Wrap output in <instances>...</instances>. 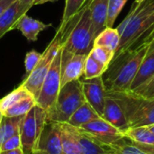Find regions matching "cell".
Segmentation results:
<instances>
[{"label":"cell","instance_id":"1","mask_svg":"<svg viewBox=\"0 0 154 154\" xmlns=\"http://www.w3.org/2000/svg\"><path fill=\"white\" fill-rule=\"evenodd\" d=\"M149 49V43L141 41L134 47L115 55L102 76L106 91L130 90L132 82Z\"/></svg>","mask_w":154,"mask_h":154},{"label":"cell","instance_id":"2","mask_svg":"<svg viewBox=\"0 0 154 154\" xmlns=\"http://www.w3.org/2000/svg\"><path fill=\"white\" fill-rule=\"evenodd\" d=\"M154 26V0L133 3L126 17L116 28L120 44L115 55L137 45Z\"/></svg>","mask_w":154,"mask_h":154},{"label":"cell","instance_id":"3","mask_svg":"<svg viewBox=\"0 0 154 154\" xmlns=\"http://www.w3.org/2000/svg\"><path fill=\"white\" fill-rule=\"evenodd\" d=\"M89 3L90 0H88L69 21L62 32V50L68 53L88 55L93 48L95 36Z\"/></svg>","mask_w":154,"mask_h":154},{"label":"cell","instance_id":"4","mask_svg":"<svg viewBox=\"0 0 154 154\" xmlns=\"http://www.w3.org/2000/svg\"><path fill=\"white\" fill-rule=\"evenodd\" d=\"M122 107L131 127L154 125V98L143 97L133 91L106 92Z\"/></svg>","mask_w":154,"mask_h":154},{"label":"cell","instance_id":"5","mask_svg":"<svg viewBox=\"0 0 154 154\" xmlns=\"http://www.w3.org/2000/svg\"><path fill=\"white\" fill-rule=\"evenodd\" d=\"M85 102L81 80L68 82L60 88L54 106L47 113V119L57 123H67L73 113Z\"/></svg>","mask_w":154,"mask_h":154},{"label":"cell","instance_id":"6","mask_svg":"<svg viewBox=\"0 0 154 154\" xmlns=\"http://www.w3.org/2000/svg\"><path fill=\"white\" fill-rule=\"evenodd\" d=\"M62 46V30L58 29L55 36L42 53L41 60L33 70L21 84L28 92H30L36 99L40 94L42 83L50 70V68Z\"/></svg>","mask_w":154,"mask_h":154},{"label":"cell","instance_id":"7","mask_svg":"<svg viewBox=\"0 0 154 154\" xmlns=\"http://www.w3.org/2000/svg\"><path fill=\"white\" fill-rule=\"evenodd\" d=\"M47 121V112L39 106L24 115L20 125L21 148L25 154H32L36 149L41 134Z\"/></svg>","mask_w":154,"mask_h":154},{"label":"cell","instance_id":"8","mask_svg":"<svg viewBox=\"0 0 154 154\" xmlns=\"http://www.w3.org/2000/svg\"><path fill=\"white\" fill-rule=\"evenodd\" d=\"M61 51H58L50 70L42 83L40 94L36 98V104L47 113L50 112L58 97L61 88Z\"/></svg>","mask_w":154,"mask_h":154},{"label":"cell","instance_id":"9","mask_svg":"<svg viewBox=\"0 0 154 154\" xmlns=\"http://www.w3.org/2000/svg\"><path fill=\"white\" fill-rule=\"evenodd\" d=\"M79 128L89 134L101 143L110 147L125 137L124 134L103 118L95 119Z\"/></svg>","mask_w":154,"mask_h":154},{"label":"cell","instance_id":"10","mask_svg":"<svg viewBox=\"0 0 154 154\" xmlns=\"http://www.w3.org/2000/svg\"><path fill=\"white\" fill-rule=\"evenodd\" d=\"M80 80L86 102H88L102 118L106 96V91L102 77H97L89 79H80Z\"/></svg>","mask_w":154,"mask_h":154},{"label":"cell","instance_id":"11","mask_svg":"<svg viewBox=\"0 0 154 154\" xmlns=\"http://www.w3.org/2000/svg\"><path fill=\"white\" fill-rule=\"evenodd\" d=\"M87 57L88 55L70 54L61 51V87L83 77Z\"/></svg>","mask_w":154,"mask_h":154},{"label":"cell","instance_id":"12","mask_svg":"<svg viewBox=\"0 0 154 154\" xmlns=\"http://www.w3.org/2000/svg\"><path fill=\"white\" fill-rule=\"evenodd\" d=\"M36 150L44 151L49 154H63L60 130L57 122L47 119Z\"/></svg>","mask_w":154,"mask_h":154},{"label":"cell","instance_id":"13","mask_svg":"<svg viewBox=\"0 0 154 154\" xmlns=\"http://www.w3.org/2000/svg\"><path fill=\"white\" fill-rule=\"evenodd\" d=\"M102 118L118 129L122 134H125L130 128V125L122 107L113 97L107 94L106 96L105 108Z\"/></svg>","mask_w":154,"mask_h":154},{"label":"cell","instance_id":"14","mask_svg":"<svg viewBox=\"0 0 154 154\" xmlns=\"http://www.w3.org/2000/svg\"><path fill=\"white\" fill-rule=\"evenodd\" d=\"M75 134L81 154H113L112 147L101 143L80 128L75 127Z\"/></svg>","mask_w":154,"mask_h":154},{"label":"cell","instance_id":"15","mask_svg":"<svg viewBox=\"0 0 154 154\" xmlns=\"http://www.w3.org/2000/svg\"><path fill=\"white\" fill-rule=\"evenodd\" d=\"M51 27V23L45 24L42 22L23 14L15 23L14 30H18L26 38L28 42H36L41 32Z\"/></svg>","mask_w":154,"mask_h":154},{"label":"cell","instance_id":"16","mask_svg":"<svg viewBox=\"0 0 154 154\" xmlns=\"http://www.w3.org/2000/svg\"><path fill=\"white\" fill-rule=\"evenodd\" d=\"M30 9L31 7L21 5L18 0L13 3L0 16V39L9 31L14 30L17 21Z\"/></svg>","mask_w":154,"mask_h":154},{"label":"cell","instance_id":"17","mask_svg":"<svg viewBox=\"0 0 154 154\" xmlns=\"http://www.w3.org/2000/svg\"><path fill=\"white\" fill-rule=\"evenodd\" d=\"M109 0H90L89 10L95 38L106 28Z\"/></svg>","mask_w":154,"mask_h":154},{"label":"cell","instance_id":"18","mask_svg":"<svg viewBox=\"0 0 154 154\" xmlns=\"http://www.w3.org/2000/svg\"><path fill=\"white\" fill-rule=\"evenodd\" d=\"M154 76V48L150 49L143 58L139 69L130 87V91H134L144 85Z\"/></svg>","mask_w":154,"mask_h":154},{"label":"cell","instance_id":"19","mask_svg":"<svg viewBox=\"0 0 154 154\" xmlns=\"http://www.w3.org/2000/svg\"><path fill=\"white\" fill-rule=\"evenodd\" d=\"M60 130L61 146L63 154H81L79 145L78 143L75 127L68 123H58Z\"/></svg>","mask_w":154,"mask_h":154},{"label":"cell","instance_id":"20","mask_svg":"<svg viewBox=\"0 0 154 154\" xmlns=\"http://www.w3.org/2000/svg\"><path fill=\"white\" fill-rule=\"evenodd\" d=\"M98 118H101L98 114L88 102H85L73 113L67 123L76 128H79L82 125Z\"/></svg>","mask_w":154,"mask_h":154},{"label":"cell","instance_id":"21","mask_svg":"<svg viewBox=\"0 0 154 154\" xmlns=\"http://www.w3.org/2000/svg\"><path fill=\"white\" fill-rule=\"evenodd\" d=\"M120 34L116 28L106 27L94 40V45L104 46L114 51H117L120 44Z\"/></svg>","mask_w":154,"mask_h":154},{"label":"cell","instance_id":"22","mask_svg":"<svg viewBox=\"0 0 154 154\" xmlns=\"http://www.w3.org/2000/svg\"><path fill=\"white\" fill-rule=\"evenodd\" d=\"M24 116H2L0 121V143L2 144L11 136L19 133L20 125Z\"/></svg>","mask_w":154,"mask_h":154},{"label":"cell","instance_id":"23","mask_svg":"<svg viewBox=\"0 0 154 154\" xmlns=\"http://www.w3.org/2000/svg\"><path fill=\"white\" fill-rule=\"evenodd\" d=\"M124 135L127 139L141 144H154V134L149 126L131 127Z\"/></svg>","mask_w":154,"mask_h":154},{"label":"cell","instance_id":"24","mask_svg":"<svg viewBox=\"0 0 154 154\" xmlns=\"http://www.w3.org/2000/svg\"><path fill=\"white\" fill-rule=\"evenodd\" d=\"M36 99L33 97L32 95H29L25 97L24 98L21 99L19 102L6 109L4 113L3 116H22L26 115L32 107L36 106Z\"/></svg>","mask_w":154,"mask_h":154},{"label":"cell","instance_id":"25","mask_svg":"<svg viewBox=\"0 0 154 154\" xmlns=\"http://www.w3.org/2000/svg\"><path fill=\"white\" fill-rule=\"evenodd\" d=\"M107 67L96 59H94L90 54L88 55L85 62V68H84V74L83 79H94L97 77H102L103 74L106 72Z\"/></svg>","mask_w":154,"mask_h":154},{"label":"cell","instance_id":"26","mask_svg":"<svg viewBox=\"0 0 154 154\" xmlns=\"http://www.w3.org/2000/svg\"><path fill=\"white\" fill-rule=\"evenodd\" d=\"M32 95L30 92H28L22 85H20L17 88L13 90L11 93L6 95L5 97L0 99V112L3 114L6 109L19 102L21 99L24 98L25 97Z\"/></svg>","mask_w":154,"mask_h":154},{"label":"cell","instance_id":"27","mask_svg":"<svg viewBox=\"0 0 154 154\" xmlns=\"http://www.w3.org/2000/svg\"><path fill=\"white\" fill-rule=\"evenodd\" d=\"M88 0H65V7L59 29L64 30L69 21L83 7Z\"/></svg>","mask_w":154,"mask_h":154},{"label":"cell","instance_id":"28","mask_svg":"<svg viewBox=\"0 0 154 154\" xmlns=\"http://www.w3.org/2000/svg\"><path fill=\"white\" fill-rule=\"evenodd\" d=\"M111 147L113 154H148L126 137Z\"/></svg>","mask_w":154,"mask_h":154},{"label":"cell","instance_id":"29","mask_svg":"<svg viewBox=\"0 0 154 154\" xmlns=\"http://www.w3.org/2000/svg\"><path fill=\"white\" fill-rule=\"evenodd\" d=\"M89 54L94 59H96L102 64L106 65V67H108V65L110 64V62L115 57L114 51L110 50L109 48L99 46V45H93V48L90 51Z\"/></svg>","mask_w":154,"mask_h":154},{"label":"cell","instance_id":"30","mask_svg":"<svg viewBox=\"0 0 154 154\" xmlns=\"http://www.w3.org/2000/svg\"><path fill=\"white\" fill-rule=\"evenodd\" d=\"M127 1L128 0H109L106 27H113L117 16L121 13Z\"/></svg>","mask_w":154,"mask_h":154},{"label":"cell","instance_id":"31","mask_svg":"<svg viewBox=\"0 0 154 154\" xmlns=\"http://www.w3.org/2000/svg\"><path fill=\"white\" fill-rule=\"evenodd\" d=\"M42 57V53H39L38 51L32 50L26 53L25 60H24V67H25V72L28 76L33 69L36 67V65L39 63Z\"/></svg>","mask_w":154,"mask_h":154},{"label":"cell","instance_id":"32","mask_svg":"<svg viewBox=\"0 0 154 154\" xmlns=\"http://www.w3.org/2000/svg\"><path fill=\"white\" fill-rule=\"evenodd\" d=\"M133 92L146 98H154V76L148 82Z\"/></svg>","mask_w":154,"mask_h":154},{"label":"cell","instance_id":"33","mask_svg":"<svg viewBox=\"0 0 154 154\" xmlns=\"http://www.w3.org/2000/svg\"><path fill=\"white\" fill-rule=\"evenodd\" d=\"M18 148H21V138L19 133L11 136L1 144V152L12 151Z\"/></svg>","mask_w":154,"mask_h":154},{"label":"cell","instance_id":"34","mask_svg":"<svg viewBox=\"0 0 154 154\" xmlns=\"http://www.w3.org/2000/svg\"><path fill=\"white\" fill-rule=\"evenodd\" d=\"M147 43H149L150 45V49H153L154 48V26L152 27V29L145 35V37L142 40ZM149 49V50H150Z\"/></svg>","mask_w":154,"mask_h":154},{"label":"cell","instance_id":"35","mask_svg":"<svg viewBox=\"0 0 154 154\" xmlns=\"http://www.w3.org/2000/svg\"><path fill=\"white\" fill-rule=\"evenodd\" d=\"M16 0H0V16L4 14V12Z\"/></svg>","mask_w":154,"mask_h":154},{"label":"cell","instance_id":"36","mask_svg":"<svg viewBox=\"0 0 154 154\" xmlns=\"http://www.w3.org/2000/svg\"><path fill=\"white\" fill-rule=\"evenodd\" d=\"M0 154H25L22 148H18L15 150H12V151H7V152H0Z\"/></svg>","mask_w":154,"mask_h":154},{"label":"cell","instance_id":"37","mask_svg":"<svg viewBox=\"0 0 154 154\" xmlns=\"http://www.w3.org/2000/svg\"><path fill=\"white\" fill-rule=\"evenodd\" d=\"M18 1H19L20 4L23 5L32 7V5H34V3H35L36 0H18Z\"/></svg>","mask_w":154,"mask_h":154},{"label":"cell","instance_id":"38","mask_svg":"<svg viewBox=\"0 0 154 154\" xmlns=\"http://www.w3.org/2000/svg\"><path fill=\"white\" fill-rule=\"evenodd\" d=\"M56 1H59V0H36L34 5H42L48 2H56Z\"/></svg>","mask_w":154,"mask_h":154},{"label":"cell","instance_id":"39","mask_svg":"<svg viewBox=\"0 0 154 154\" xmlns=\"http://www.w3.org/2000/svg\"><path fill=\"white\" fill-rule=\"evenodd\" d=\"M32 154H49L47 153L46 152H44V151H41V150H35L33 152Z\"/></svg>","mask_w":154,"mask_h":154},{"label":"cell","instance_id":"40","mask_svg":"<svg viewBox=\"0 0 154 154\" xmlns=\"http://www.w3.org/2000/svg\"><path fill=\"white\" fill-rule=\"evenodd\" d=\"M149 128H150V130L153 133V134H154V125H151V126H149Z\"/></svg>","mask_w":154,"mask_h":154},{"label":"cell","instance_id":"41","mask_svg":"<svg viewBox=\"0 0 154 154\" xmlns=\"http://www.w3.org/2000/svg\"><path fill=\"white\" fill-rule=\"evenodd\" d=\"M145 0H135L134 2L135 3H137V4H141V3H143V2H144Z\"/></svg>","mask_w":154,"mask_h":154},{"label":"cell","instance_id":"42","mask_svg":"<svg viewBox=\"0 0 154 154\" xmlns=\"http://www.w3.org/2000/svg\"><path fill=\"white\" fill-rule=\"evenodd\" d=\"M2 116H3V114L0 112V121H1V118H2Z\"/></svg>","mask_w":154,"mask_h":154},{"label":"cell","instance_id":"43","mask_svg":"<svg viewBox=\"0 0 154 154\" xmlns=\"http://www.w3.org/2000/svg\"><path fill=\"white\" fill-rule=\"evenodd\" d=\"M0 152H1V143H0Z\"/></svg>","mask_w":154,"mask_h":154}]
</instances>
